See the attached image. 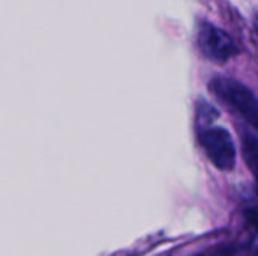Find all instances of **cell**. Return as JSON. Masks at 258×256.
<instances>
[{
  "mask_svg": "<svg viewBox=\"0 0 258 256\" xmlns=\"http://www.w3.org/2000/svg\"><path fill=\"white\" fill-rule=\"evenodd\" d=\"M197 41L201 53L211 62L223 63L239 55V48L234 39L220 27H214L206 21L199 27Z\"/></svg>",
  "mask_w": 258,
  "mask_h": 256,
  "instance_id": "3",
  "label": "cell"
},
{
  "mask_svg": "<svg viewBox=\"0 0 258 256\" xmlns=\"http://www.w3.org/2000/svg\"><path fill=\"white\" fill-rule=\"evenodd\" d=\"M255 34H256V37H258V16L255 18Z\"/></svg>",
  "mask_w": 258,
  "mask_h": 256,
  "instance_id": "6",
  "label": "cell"
},
{
  "mask_svg": "<svg viewBox=\"0 0 258 256\" xmlns=\"http://www.w3.org/2000/svg\"><path fill=\"white\" fill-rule=\"evenodd\" d=\"M209 90L221 102H225L232 111L244 118L251 127L258 128V104L256 99L244 84L230 77L218 75L209 81Z\"/></svg>",
  "mask_w": 258,
  "mask_h": 256,
  "instance_id": "1",
  "label": "cell"
},
{
  "mask_svg": "<svg viewBox=\"0 0 258 256\" xmlns=\"http://www.w3.org/2000/svg\"><path fill=\"white\" fill-rule=\"evenodd\" d=\"M201 146L216 168L230 172L235 167V144L232 135L221 127L204 128L199 133Z\"/></svg>",
  "mask_w": 258,
  "mask_h": 256,
  "instance_id": "2",
  "label": "cell"
},
{
  "mask_svg": "<svg viewBox=\"0 0 258 256\" xmlns=\"http://www.w3.org/2000/svg\"><path fill=\"white\" fill-rule=\"evenodd\" d=\"M242 154L253 178L258 181V137L249 132L242 133Z\"/></svg>",
  "mask_w": 258,
  "mask_h": 256,
  "instance_id": "4",
  "label": "cell"
},
{
  "mask_svg": "<svg viewBox=\"0 0 258 256\" xmlns=\"http://www.w3.org/2000/svg\"><path fill=\"white\" fill-rule=\"evenodd\" d=\"M244 216H246V219H248V221L258 230V202H253V204L246 205Z\"/></svg>",
  "mask_w": 258,
  "mask_h": 256,
  "instance_id": "5",
  "label": "cell"
}]
</instances>
